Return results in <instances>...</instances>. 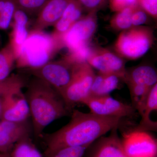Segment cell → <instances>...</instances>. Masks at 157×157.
Segmentation results:
<instances>
[{"mask_svg":"<svg viewBox=\"0 0 157 157\" xmlns=\"http://www.w3.org/2000/svg\"><path fill=\"white\" fill-rule=\"evenodd\" d=\"M71 119L56 132L44 136L46 149L54 151L70 147L89 146L115 128L124 126V119L100 116L73 109Z\"/></svg>","mask_w":157,"mask_h":157,"instance_id":"1","label":"cell"},{"mask_svg":"<svg viewBox=\"0 0 157 157\" xmlns=\"http://www.w3.org/2000/svg\"><path fill=\"white\" fill-rule=\"evenodd\" d=\"M25 94L29 107L33 133L40 137L45 128L71 114L63 97L54 88L34 77L27 84Z\"/></svg>","mask_w":157,"mask_h":157,"instance_id":"2","label":"cell"},{"mask_svg":"<svg viewBox=\"0 0 157 157\" xmlns=\"http://www.w3.org/2000/svg\"><path fill=\"white\" fill-rule=\"evenodd\" d=\"M64 47L63 38L43 31L32 30L16 59L17 69L24 70L39 67Z\"/></svg>","mask_w":157,"mask_h":157,"instance_id":"3","label":"cell"},{"mask_svg":"<svg viewBox=\"0 0 157 157\" xmlns=\"http://www.w3.org/2000/svg\"><path fill=\"white\" fill-rule=\"evenodd\" d=\"M81 64L64 56L61 59L51 61L39 67L25 71L50 85L61 95L73 80Z\"/></svg>","mask_w":157,"mask_h":157,"instance_id":"4","label":"cell"},{"mask_svg":"<svg viewBox=\"0 0 157 157\" xmlns=\"http://www.w3.org/2000/svg\"><path fill=\"white\" fill-rule=\"evenodd\" d=\"M151 29L133 27L123 31L116 42L115 48L120 56L130 59L141 57L148 51L153 42Z\"/></svg>","mask_w":157,"mask_h":157,"instance_id":"5","label":"cell"},{"mask_svg":"<svg viewBox=\"0 0 157 157\" xmlns=\"http://www.w3.org/2000/svg\"><path fill=\"white\" fill-rule=\"evenodd\" d=\"M95 75L94 69L87 63L82 64L73 80L61 94L71 112L76 105L82 104L90 97Z\"/></svg>","mask_w":157,"mask_h":157,"instance_id":"6","label":"cell"},{"mask_svg":"<svg viewBox=\"0 0 157 157\" xmlns=\"http://www.w3.org/2000/svg\"><path fill=\"white\" fill-rule=\"evenodd\" d=\"M91 113L100 116L125 119L136 116V110L132 105L124 104L110 96H90L82 103Z\"/></svg>","mask_w":157,"mask_h":157,"instance_id":"7","label":"cell"},{"mask_svg":"<svg viewBox=\"0 0 157 157\" xmlns=\"http://www.w3.org/2000/svg\"><path fill=\"white\" fill-rule=\"evenodd\" d=\"M121 140L128 157H157L156 139L146 131L132 129Z\"/></svg>","mask_w":157,"mask_h":157,"instance_id":"8","label":"cell"},{"mask_svg":"<svg viewBox=\"0 0 157 157\" xmlns=\"http://www.w3.org/2000/svg\"><path fill=\"white\" fill-rule=\"evenodd\" d=\"M98 26L97 13L91 12L75 22L63 37L69 52L89 43Z\"/></svg>","mask_w":157,"mask_h":157,"instance_id":"9","label":"cell"},{"mask_svg":"<svg viewBox=\"0 0 157 157\" xmlns=\"http://www.w3.org/2000/svg\"><path fill=\"white\" fill-rule=\"evenodd\" d=\"M87 63L99 73L115 74L124 81L126 72L125 63L116 54L105 48H93Z\"/></svg>","mask_w":157,"mask_h":157,"instance_id":"10","label":"cell"},{"mask_svg":"<svg viewBox=\"0 0 157 157\" xmlns=\"http://www.w3.org/2000/svg\"><path fill=\"white\" fill-rule=\"evenodd\" d=\"M23 87L14 88L3 96L2 120L15 122L29 121L30 112Z\"/></svg>","mask_w":157,"mask_h":157,"instance_id":"11","label":"cell"},{"mask_svg":"<svg viewBox=\"0 0 157 157\" xmlns=\"http://www.w3.org/2000/svg\"><path fill=\"white\" fill-rule=\"evenodd\" d=\"M32 133V123L29 121L15 122L2 120L0 121V153L9 154L16 143L29 137Z\"/></svg>","mask_w":157,"mask_h":157,"instance_id":"12","label":"cell"},{"mask_svg":"<svg viewBox=\"0 0 157 157\" xmlns=\"http://www.w3.org/2000/svg\"><path fill=\"white\" fill-rule=\"evenodd\" d=\"M118 129H113L108 136L104 135L94 141L86 149L83 157H128L118 134Z\"/></svg>","mask_w":157,"mask_h":157,"instance_id":"13","label":"cell"},{"mask_svg":"<svg viewBox=\"0 0 157 157\" xmlns=\"http://www.w3.org/2000/svg\"><path fill=\"white\" fill-rule=\"evenodd\" d=\"M71 0H48L37 14L33 29L43 31L55 25Z\"/></svg>","mask_w":157,"mask_h":157,"instance_id":"14","label":"cell"},{"mask_svg":"<svg viewBox=\"0 0 157 157\" xmlns=\"http://www.w3.org/2000/svg\"><path fill=\"white\" fill-rule=\"evenodd\" d=\"M29 23L28 15L22 10L16 9L12 21V31L10 34V45H11L16 59L27 38L29 33L28 27Z\"/></svg>","mask_w":157,"mask_h":157,"instance_id":"15","label":"cell"},{"mask_svg":"<svg viewBox=\"0 0 157 157\" xmlns=\"http://www.w3.org/2000/svg\"><path fill=\"white\" fill-rule=\"evenodd\" d=\"M83 9L78 0H71L57 22L52 33L63 38L64 35L77 21L81 18Z\"/></svg>","mask_w":157,"mask_h":157,"instance_id":"16","label":"cell"},{"mask_svg":"<svg viewBox=\"0 0 157 157\" xmlns=\"http://www.w3.org/2000/svg\"><path fill=\"white\" fill-rule=\"evenodd\" d=\"M157 109V84L152 86L150 90L147 97L142 112L140 113L141 120L134 130L137 131H157V122L151 119L150 116L153 111Z\"/></svg>","mask_w":157,"mask_h":157,"instance_id":"17","label":"cell"},{"mask_svg":"<svg viewBox=\"0 0 157 157\" xmlns=\"http://www.w3.org/2000/svg\"><path fill=\"white\" fill-rule=\"evenodd\" d=\"M124 81L126 84L142 85L151 88L157 84V72L151 66L142 65L129 71L126 70Z\"/></svg>","mask_w":157,"mask_h":157,"instance_id":"18","label":"cell"},{"mask_svg":"<svg viewBox=\"0 0 157 157\" xmlns=\"http://www.w3.org/2000/svg\"><path fill=\"white\" fill-rule=\"evenodd\" d=\"M121 79L119 76L115 74L98 73L94 78L90 96L110 95V93L118 87Z\"/></svg>","mask_w":157,"mask_h":157,"instance_id":"19","label":"cell"},{"mask_svg":"<svg viewBox=\"0 0 157 157\" xmlns=\"http://www.w3.org/2000/svg\"><path fill=\"white\" fill-rule=\"evenodd\" d=\"M16 60V55L10 43L0 50V81L10 76Z\"/></svg>","mask_w":157,"mask_h":157,"instance_id":"20","label":"cell"},{"mask_svg":"<svg viewBox=\"0 0 157 157\" xmlns=\"http://www.w3.org/2000/svg\"><path fill=\"white\" fill-rule=\"evenodd\" d=\"M9 156L10 157H43L30 137L16 143L9 153Z\"/></svg>","mask_w":157,"mask_h":157,"instance_id":"21","label":"cell"},{"mask_svg":"<svg viewBox=\"0 0 157 157\" xmlns=\"http://www.w3.org/2000/svg\"><path fill=\"white\" fill-rule=\"evenodd\" d=\"M130 90L132 107L139 114L142 112L147 97L151 88L142 85L127 84Z\"/></svg>","mask_w":157,"mask_h":157,"instance_id":"22","label":"cell"},{"mask_svg":"<svg viewBox=\"0 0 157 157\" xmlns=\"http://www.w3.org/2000/svg\"><path fill=\"white\" fill-rule=\"evenodd\" d=\"M135 7L127 8L116 12V14L110 21L111 27L116 30L122 31L133 27L132 23V12Z\"/></svg>","mask_w":157,"mask_h":157,"instance_id":"23","label":"cell"},{"mask_svg":"<svg viewBox=\"0 0 157 157\" xmlns=\"http://www.w3.org/2000/svg\"><path fill=\"white\" fill-rule=\"evenodd\" d=\"M48 0H13L17 9L28 15H36Z\"/></svg>","mask_w":157,"mask_h":157,"instance_id":"24","label":"cell"},{"mask_svg":"<svg viewBox=\"0 0 157 157\" xmlns=\"http://www.w3.org/2000/svg\"><path fill=\"white\" fill-rule=\"evenodd\" d=\"M17 9L13 0H6L0 13V30H6L12 25L14 12Z\"/></svg>","mask_w":157,"mask_h":157,"instance_id":"25","label":"cell"},{"mask_svg":"<svg viewBox=\"0 0 157 157\" xmlns=\"http://www.w3.org/2000/svg\"><path fill=\"white\" fill-rule=\"evenodd\" d=\"M89 146L70 147L45 152V157H83Z\"/></svg>","mask_w":157,"mask_h":157,"instance_id":"26","label":"cell"},{"mask_svg":"<svg viewBox=\"0 0 157 157\" xmlns=\"http://www.w3.org/2000/svg\"><path fill=\"white\" fill-rule=\"evenodd\" d=\"M26 83L22 76L19 75L10 76L5 80L0 81V97H3L11 90L20 86H24Z\"/></svg>","mask_w":157,"mask_h":157,"instance_id":"27","label":"cell"},{"mask_svg":"<svg viewBox=\"0 0 157 157\" xmlns=\"http://www.w3.org/2000/svg\"><path fill=\"white\" fill-rule=\"evenodd\" d=\"M83 10L88 12L97 13L103 9L108 2L109 0H78Z\"/></svg>","mask_w":157,"mask_h":157,"instance_id":"28","label":"cell"},{"mask_svg":"<svg viewBox=\"0 0 157 157\" xmlns=\"http://www.w3.org/2000/svg\"><path fill=\"white\" fill-rule=\"evenodd\" d=\"M108 3L111 11L116 12L139 6L137 0H109Z\"/></svg>","mask_w":157,"mask_h":157,"instance_id":"29","label":"cell"},{"mask_svg":"<svg viewBox=\"0 0 157 157\" xmlns=\"http://www.w3.org/2000/svg\"><path fill=\"white\" fill-rule=\"evenodd\" d=\"M148 15L140 6H136L133 10L132 15V26H140L146 23L148 20Z\"/></svg>","mask_w":157,"mask_h":157,"instance_id":"30","label":"cell"},{"mask_svg":"<svg viewBox=\"0 0 157 157\" xmlns=\"http://www.w3.org/2000/svg\"><path fill=\"white\" fill-rule=\"evenodd\" d=\"M138 5L148 15L155 18L157 16V0H137Z\"/></svg>","mask_w":157,"mask_h":157,"instance_id":"31","label":"cell"},{"mask_svg":"<svg viewBox=\"0 0 157 157\" xmlns=\"http://www.w3.org/2000/svg\"><path fill=\"white\" fill-rule=\"evenodd\" d=\"M3 97H0V121L3 119Z\"/></svg>","mask_w":157,"mask_h":157,"instance_id":"32","label":"cell"},{"mask_svg":"<svg viewBox=\"0 0 157 157\" xmlns=\"http://www.w3.org/2000/svg\"><path fill=\"white\" fill-rule=\"evenodd\" d=\"M3 157H10L9 156V154H5Z\"/></svg>","mask_w":157,"mask_h":157,"instance_id":"33","label":"cell"},{"mask_svg":"<svg viewBox=\"0 0 157 157\" xmlns=\"http://www.w3.org/2000/svg\"><path fill=\"white\" fill-rule=\"evenodd\" d=\"M4 155H5V154L0 153V157H3Z\"/></svg>","mask_w":157,"mask_h":157,"instance_id":"34","label":"cell"}]
</instances>
